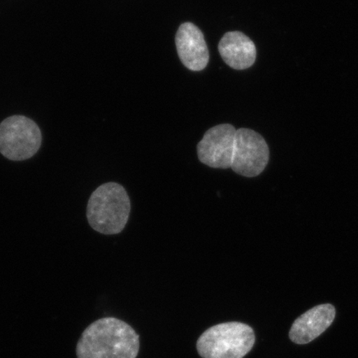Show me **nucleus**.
<instances>
[{
  "mask_svg": "<svg viewBox=\"0 0 358 358\" xmlns=\"http://www.w3.org/2000/svg\"><path fill=\"white\" fill-rule=\"evenodd\" d=\"M140 336L115 317H103L85 329L77 346L78 358H136Z\"/></svg>",
  "mask_w": 358,
  "mask_h": 358,
  "instance_id": "1",
  "label": "nucleus"
},
{
  "mask_svg": "<svg viewBox=\"0 0 358 358\" xmlns=\"http://www.w3.org/2000/svg\"><path fill=\"white\" fill-rule=\"evenodd\" d=\"M131 209V200L124 187L119 183L106 182L90 196L87 220L90 226L101 234H118L127 226Z\"/></svg>",
  "mask_w": 358,
  "mask_h": 358,
  "instance_id": "2",
  "label": "nucleus"
},
{
  "mask_svg": "<svg viewBox=\"0 0 358 358\" xmlns=\"http://www.w3.org/2000/svg\"><path fill=\"white\" fill-rule=\"evenodd\" d=\"M256 336L248 324L228 322L206 330L196 342L203 358H243L252 350Z\"/></svg>",
  "mask_w": 358,
  "mask_h": 358,
  "instance_id": "3",
  "label": "nucleus"
},
{
  "mask_svg": "<svg viewBox=\"0 0 358 358\" xmlns=\"http://www.w3.org/2000/svg\"><path fill=\"white\" fill-rule=\"evenodd\" d=\"M38 124L25 116L15 115L0 124V153L13 161L32 158L41 147Z\"/></svg>",
  "mask_w": 358,
  "mask_h": 358,
  "instance_id": "4",
  "label": "nucleus"
},
{
  "mask_svg": "<svg viewBox=\"0 0 358 358\" xmlns=\"http://www.w3.org/2000/svg\"><path fill=\"white\" fill-rule=\"evenodd\" d=\"M270 159V149L261 134L252 129H236L231 169L241 176H259Z\"/></svg>",
  "mask_w": 358,
  "mask_h": 358,
  "instance_id": "5",
  "label": "nucleus"
},
{
  "mask_svg": "<svg viewBox=\"0 0 358 358\" xmlns=\"http://www.w3.org/2000/svg\"><path fill=\"white\" fill-rule=\"evenodd\" d=\"M236 132L230 124L209 129L196 148L200 162L213 169L231 168Z\"/></svg>",
  "mask_w": 358,
  "mask_h": 358,
  "instance_id": "6",
  "label": "nucleus"
},
{
  "mask_svg": "<svg viewBox=\"0 0 358 358\" xmlns=\"http://www.w3.org/2000/svg\"><path fill=\"white\" fill-rule=\"evenodd\" d=\"M179 58L187 69L200 71L206 69L209 62V51L201 31L192 22H185L179 27L176 37Z\"/></svg>",
  "mask_w": 358,
  "mask_h": 358,
  "instance_id": "7",
  "label": "nucleus"
},
{
  "mask_svg": "<svg viewBox=\"0 0 358 358\" xmlns=\"http://www.w3.org/2000/svg\"><path fill=\"white\" fill-rule=\"evenodd\" d=\"M336 316L335 307L330 303L320 304L304 313L294 322L289 338L294 343H310L332 325Z\"/></svg>",
  "mask_w": 358,
  "mask_h": 358,
  "instance_id": "8",
  "label": "nucleus"
},
{
  "mask_svg": "<svg viewBox=\"0 0 358 358\" xmlns=\"http://www.w3.org/2000/svg\"><path fill=\"white\" fill-rule=\"evenodd\" d=\"M219 53L226 64L236 70L252 66L257 59V48L245 34L235 31L223 36L218 44Z\"/></svg>",
  "mask_w": 358,
  "mask_h": 358,
  "instance_id": "9",
  "label": "nucleus"
}]
</instances>
